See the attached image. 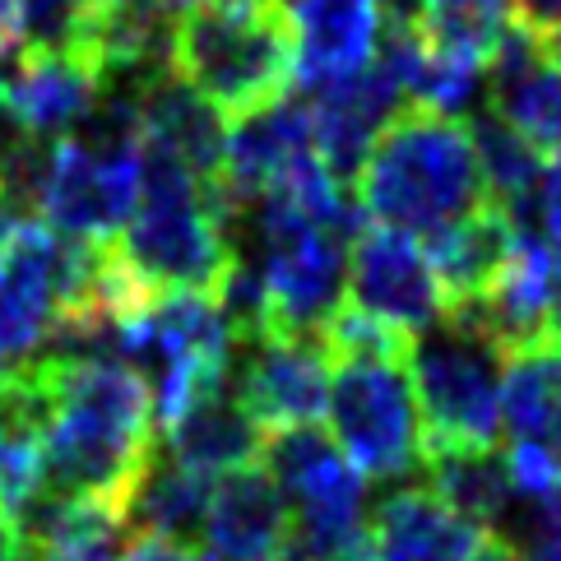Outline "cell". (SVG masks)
I'll return each instance as SVG.
<instances>
[{"mask_svg":"<svg viewBox=\"0 0 561 561\" xmlns=\"http://www.w3.org/2000/svg\"><path fill=\"white\" fill-rule=\"evenodd\" d=\"M153 455L158 427L145 376L126 363H56V423L43 440V488L122 511Z\"/></svg>","mask_w":561,"mask_h":561,"instance_id":"6da1fadb","label":"cell"},{"mask_svg":"<svg viewBox=\"0 0 561 561\" xmlns=\"http://www.w3.org/2000/svg\"><path fill=\"white\" fill-rule=\"evenodd\" d=\"M357 209L394 232H440L488 199L469 116L399 107L353 176Z\"/></svg>","mask_w":561,"mask_h":561,"instance_id":"7a4b0ae2","label":"cell"},{"mask_svg":"<svg viewBox=\"0 0 561 561\" xmlns=\"http://www.w3.org/2000/svg\"><path fill=\"white\" fill-rule=\"evenodd\" d=\"M116 251L149 293L214 297L237 260L232 218L214 186L149 139L139 145V191Z\"/></svg>","mask_w":561,"mask_h":561,"instance_id":"3957f363","label":"cell"},{"mask_svg":"<svg viewBox=\"0 0 561 561\" xmlns=\"http://www.w3.org/2000/svg\"><path fill=\"white\" fill-rule=\"evenodd\" d=\"M172 75L237 122L288 98L297 37L284 0H209L176 19Z\"/></svg>","mask_w":561,"mask_h":561,"instance_id":"277c9868","label":"cell"},{"mask_svg":"<svg viewBox=\"0 0 561 561\" xmlns=\"http://www.w3.org/2000/svg\"><path fill=\"white\" fill-rule=\"evenodd\" d=\"M325 417L344 459L376 483L413 473L427 455L409 357H339L330 363Z\"/></svg>","mask_w":561,"mask_h":561,"instance_id":"5b68a950","label":"cell"},{"mask_svg":"<svg viewBox=\"0 0 561 561\" xmlns=\"http://www.w3.org/2000/svg\"><path fill=\"white\" fill-rule=\"evenodd\" d=\"M501 357L483 334L440 320L417 334L409 371L427 450H492L501 440Z\"/></svg>","mask_w":561,"mask_h":561,"instance_id":"8992f818","label":"cell"},{"mask_svg":"<svg viewBox=\"0 0 561 561\" xmlns=\"http://www.w3.org/2000/svg\"><path fill=\"white\" fill-rule=\"evenodd\" d=\"M265 469L297 519V543L330 561L367 538V483L320 427H288L265 436Z\"/></svg>","mask_w":561,"mask_h":561,"instance_id":"52a82bcc","label":"cell"},{"mask_svg":"<svg viewBox=\"0 0 561 561\" xmlns=\"http://www.w3.org/2000/svg\"><path fill=\"white\" fill-rule=\"evenodd\" d=\"M348 302L399 334H427L446 316V297L432 274L427 247L394 228H357L348 247Z\"/></svg>","mask_w":561,"mask_h":561,"instance_id":"ba28073f","label":"cell"},{"mask_svg":"<svg viewBox=\"0 0 561 561\" xmlns=\"http://www.w3.org/2000/svg\"><path fill=\"white\" fill-rule=\"evenodd\" d=\"M237 367V404L251 413L260 432L316 427L330 399V353L320 334H265L242 344Z\"/></svg>","mask_w":561,"mask_h":561,"instance_id":"9c48e42d","label":"cell"},{"mask_svg":"<svg viewBox=\"0 0 561 561\" xmlns=\"http://www.w3.org/2000/svg\"><path fill=\"white\" fill-rule=\"evenodd\" d=\"M135 191H139V153L103 158L61 135L51 149V172H47L37 218L61 237L112 242L135 209Z\"/></svg>","mask_w":561,"mask_h":561,"instance_id":"30bf717a","label":"cell"},{"mask_svg":"<svg viewBox=\"0 0 561 561\" xmlns=\"http://www.w3.org/2000/svg\"><path fill=\"white\" fill-rule=\"evenodd\" d=\"M311 153V107L293 103V98H278L270 107L237 116L228 126L224 168H218L214 182L218 205L228 209V218H237L260 195H270L297 163H307Z\"/></svg>","mask_w":561,"mask_h":561,"instance_id":"8fae6325","label":"cell"},{"mask_svg":"<svg viewBox=\"0 0 561 561\" xmlns=\"http://www.w3.org/2000/svg\"><path fill=\"white\" fill-rule=\"evenodd\" d=\"M488 112L534 153H561V61L548 51L543 33L519 19L506 28L488 66Z\"/></svg>","mask_w":561,"mask_h":561,"instance_id":"7c38bea8","label":"cell"},{"mask_svg":"<svg viewBox=\"0 0 561 561\" xmlns=\"http://www.w3.org/2000/svg\"><path fill=\"white\" fill-rule=\"evenodd\" d=\"M404 107L394 75L371 56L363 70H353L334 84L316 89L311 103V145L316 158L325 163L339 182L353 186L357 168H363L367 149L376 145V135L390 126V116Z\"/></svg>","mask_w":561,"mask_h":561,"instance_id":"4fadbf2b","label":"cell"},{"mask_svg":"<svg viewBox=\"0 0 561 561\" xmlns=\"http://www.w3.org/2000/svg\"><path fill=\"white\" fill-rule=\"evenodd\" d=\"M293 538L288 501L278 492L265 465L232 469L214 478L205 529H199V557L205 561H270Z\"/></svg>","mask_w":561,"mask_h":561,"instance_id":"5bb4252c","label":"cell"},{"mask_svg":"<svg viewBox=\"0 0 561 561\" xmlns=\"http://www.w3.org/2000/svg\"><path fill=\"white\" fill-rule=\"evenodd\" d=\"M98 93L103 79L79 51H19L0 89V112L14 122V130L61 139L84 122Z\"/></svg>","mask_w":561,"mask_h":561,"instance_id":"9a60e30c","label":"cell"},{"mask_svg":"<svg viewBox=\"0 0 561 561\" xmlns=\"http://www.w3.org/2000/svg\"><path fill=\"white\" fill-rule=\"evenodd\" d=\"M297 37V79L325 89L363 70L386 33V0H284Z\"/></svg>","mask_w":561,"mask_h":561,"instance_id":"2e32d148","label":"cell"},{"mask_svg":"<svg viewBox=\"0 0 561 561\" xmlns=\"http://www.w3.org/2000/svg\"><path fill=\"white\" fill-rule=\"evenodd\" d=\"M519 228L525 224H515L501 205L483 199V205L469 209L465 218H455L450 228L432 232L427 260H432V274L440 284V297H446V316L478 302V297L496 284V274L506 270V260L515 251Z\"/></svg>","mask_w":561,"mask_h":561,"instance_id":"e0dca14e","label":"cell"},{"mask_svg":"<svg viewBox=\"0 0 561 561\" xmlns=\"http://www.w3.org/2000/svg\"><path fill=\"white\" fill-rule=\"evenodd\" d=\"M135 98H139V122H145L149 145L172 153L199 182L214 186L218 168H224V149H228V116L172 70L149 79Z\"/></svg>","mask_w":561,"mask_h":561,"instance_id":"ac0fdd59","label":"cell"},{"mask_svg":"<svg viewBox=\"0 0 561 561\" xmlns=\"http://www.w3.org/2000/svg\"><path fill=\"white\" fill-rule=\"evenodd\" d=\"M478 534L483 529L450 511L427 483L394 488L367 519V538L380 561H465Z\"/></svg>","mask_w":561,"mask_h":561,"instance_id":"d6986e66","label":"cell"},{"mask_svg":"<svg viewBox=\"0 0 561 561\" xmlns=\"http://www.w3.org/2000/svg\"><path fill=\"white\" fill-rule=\"evenodd\" d=\"M163 436H168L163 446L168 459L205 478H224L232 469L260 465V455H265V432L251 423V413L237 404V394L228 386L191 399L163 427Z\"/></svg>","mask_w":561,"mask_h":561,"instance_id":"ffe728a7","label":"cell"},{"mask_svg":"<svg viewBox=\"0 0 561 561\" xmlns=\"http://www.w3.org/2000/svg\"><path fill=\"white\" fill-rule=\"evenodd\" d=\"M209 492L214 478L182 469L168 455H153L149 469L139 473V483L130 488L122 519L135 534H153V538H172V543H199L205 529V511H209Z\"/></svg>","mask_w":561,"mask_h":561,"instance_id":"44dd1931","label":"cell"},{"mask_svg":"<svg viewBox=\"0 0 561 561\" xmlns=\"http://www.w3.org/2000/svg\"><path fill=\"white\" fill-rule=\"evenodd\" d=\"M501 427L515 440H552L561 446V344L543 339L519 348L501 367Z\"/></svg>","mask_w":561,"mask_h":561,"instance_id":"7402d4cb","label":"cell"},{"mask_svg":"<svg viewBox=\"0 0 561 561\" xmlns=\"http://www.w3.org/2000/svg\"><path fill=\"white\" fill-rule=\"evenodd\" d=\"M423 469H427V488L478 529H492L515 496L506 478V455H496V446L492 450H427Z\"/></svg>","mask_w":561,"mask_h":561,"instance_id":"603a6c76","label":"cell"},{"mask_svg":"<svg viewBox=\"0 0 561 561\" xmlns=\"http://www.w3.org/2000/svg\"><path fill=\"white\" fill-rule=\"evenodd\" d=\"M409 24L423 43L492 66L501 37L515 24V0H417Z\"/></svg>","mask_w":561,"mask_h":561,"instance_id":"cb8c5ba5","label":"cell"},{"mask_svg":"<svg viewBox=\"0 0 561 561\" xmlns=\"http://www.w3.org/2000/svg\"><path fill=\"white\" fill-rule=\"evenodd\" d=\"M469 130H473V153H478V172H483L488 199L506 209L515 224L529 218L538 176H543V153H534L525 139H519L506 122H496L492 112L469 122Z\"/></svg>","mask_w":561,"mask_h":561,"instance_id":"d4e9b609","label":"cell"},{"mask_svg":"<svg viewBox=\"0 0 561 561\" xmlns=\"http://www.w3.org/2000/svg\"><path fill=\"white\" fill-rule=\"evenodd\" d=\"M84 10V0H19V51H70Z\"/></svg>","mask_w":561,"mask_h":561,"instance_id":"484cf974","label":"cell"},{"mask_svg":"<svg viewBox=\"0 0 561 561\" xmlns=\"http://www.w3.org/2000/svg\"><path fill=\"white\" fill-rule=\"evenodd\" d=\"M534 214H538V237H543L561 260V153L543 168V176H538Z\"/></svg>","mask_w":561,"mask_h":561,"instance_id":"4316f807","label":"cell"},{"mask_svg":"<svg viewBox=\"0 0 561 561\" xmlns=\"http://www.w3.org/2000/svg\"><path fill=\"white\" fill-rule=\"evenodd\" d=\"M515 557L519 561H561V501L557 506H538L525 538H519Z\"/></svg>","mask_w":561,"mask_h":561,"instance_id":"83f0119b","label":"cell"},{"mask_svg":"<svg viewBox=\"0 0 561 561\" xmlns=\"http://www.w3.org/2000/svg\"><path fill=\"white\" fill-rule=\"evenodd\" d=\"M116 561H205L195 548L186 543H172V538H153V534H139L135 543L122 548V557Z\"/></svg>","mask_w":561,"mask_h":561,"instance_id":"f1b7e54d","label":"cell"},{"mask_svg":"<svg viewBox=\"0 0 561 561\" xmlns=\"http://www.w3.org/2000/svg\"><path fill=\"white\" fill-rule=\"evenodd\" d=\"M515 19L538 33H552L561 24V0H515Z\"/></svg>","mask_w":561,"mask_h":561,"instance_id":"f546056e","label":"cell"},{"mask_svg":"<svg viewBox=\"0 0 561 561\" xmlns=\"http://www.w3.org/2000/svg\"><path fill=\"white\" fill-rule=\"evenodd\" d=\"M465 561H519V557H515V543H511V538H501V534L483 529V534H478V543L465 552Z\"/></svg>","mask_w":561,"mask_h":561,"instance_id":"4dcf8cb0","label":"cell"},{"mask_svg":"<svg viewBox=\"0 0 561 561\" xmlns=\"http://www.w3.org/2000/svg\"><path fill=\"white\" fill-rule=\"evenodd\" d=\"M0 47H19V0H0Z\"/></svg>","mask_w":561,"mask_h":561,"instance_id":"1f68e13d","label":"cell"},{"mask_svg":"<svg viewBox=\"0 0 561 561\" xmlns=\"http://www.w3.org/2000/svg\"><path fill=\"white\" fill-rule=\"evenodd\" d=\"M0 561H28V548L19 543V534L5 515H0Z\"/></svg>","mask_w":561,"mask_h":561,"instance_id":"d6a6232c","label":"cell"},{"mask_svg":"<svg viewBox=\"0 0 561 561\" xmlns=\"http://www.w3.org/2000/svg\"><path fill=\"white\" fill-rule=\"evenodd\" d=\"M270 561H316V557H311V552H307L302 543H297V538H288V543L278 548V552H274Z\"/></svg>","mask_w":561,"mask_h":561,"instance_id":"836d02e7","label":"cell"},{"mask_svg":"<svg viewBox=\"0 0 561 561\" xmlns=\"http://www.w3.org/2000/svg\"><path fill=\"white\" fill-rule=\"evenodd\" d=\"M417 0H386V19H413Z\"/></svg>","mask_w":561,"mask_h":561,"instance_id":"e575fe53","label":"cell"},{"mask_svg":"<svg viewBox=\"0 0 561 561\" xmlns=\"http://www.w3.org/2000/svg\"><path fill=\"white\" fill-rule=\"evenodd\" d=\"M548 334L561 344V278H557V302H552V325H548Z\"/></svg>","mask_w":561,"mask_h":561,"instance_id":"d590c367","label":"cell"},{"mask_svg":"<svg viewBox=\"0 0 561 561\" xmlns=\"http://www.w3.org/2000/svg\"><path fill=\"white\" fill-rule=\"evenodd\" d=\"M163 5H168L172 14H176V10H182V14H186V10H195V5H209V0H163Z\"/></svg>","mask_w":561,"mask_h":561,"instance_id":"8d00e7d4","label":"cell"},{"mask_svg":"<svg viewBox=\"0 0 561 561\" xmlns=\"http://www.w3.org/2000/svg\"><path fill=\"white\" fill-rule=\"evenodd\" d=\"M543 43H548V51L557 56V61H561V24L552 28V33H543Z\"/></svg>","mask_w":561,"mask_h":561,"instance_id":"74e56055","label":"cell"},{"mask_svg":"<svg viewBox=\"0 0 561 561\" xmlns=\"http://www.w3.org/2000/svg\"><path fill=\"white\" fill-rule=\"evenodd\" d=\"M5 367H14V363H10V353H5V344H0V371H5Z\"/></svg>","mask_w":561,"mask_h":561,"instance_id":"f35d334b","label":"cell"},{"mask_svg":"<svg viewBox=\"0 0 561 561\" xmlns=\"http://www.w3.org/2000/svg\"><path fill=\"white\" fill-rule=\"evenodd\" d=\"M84 5H112V0H84Z\"/></svg>","mask_w":561,"mask_h":561,"instance_id":"ab89813d","label":"cell"}]
</instances>
